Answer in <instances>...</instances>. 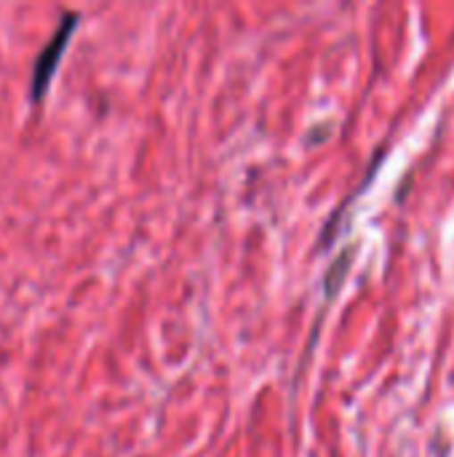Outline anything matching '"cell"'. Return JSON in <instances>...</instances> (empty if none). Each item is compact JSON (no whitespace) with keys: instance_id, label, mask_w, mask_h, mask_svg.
I'll return each mask as SVG.
<instances>
[{"instance_id":"6da1fadb","label":"cell","mask_w":454,"mask_h":457,"mask_svg":"<svg viewBox=\"0 0 454 457\" xmlns=\"http://www.w3.org/2000/svg\"><path fill=\"white\" fill-rule=\"evenodd\" d=\"M75 27H78V13H64L59 29L51 35V40L45 43V48L37 54L35 70H32V88H29L32 102H37V99L45 96V91L51 86V78H54L56 67H59V59H62V54L67 48V40L75 32Z\"/></svg>"}]
</instances>
